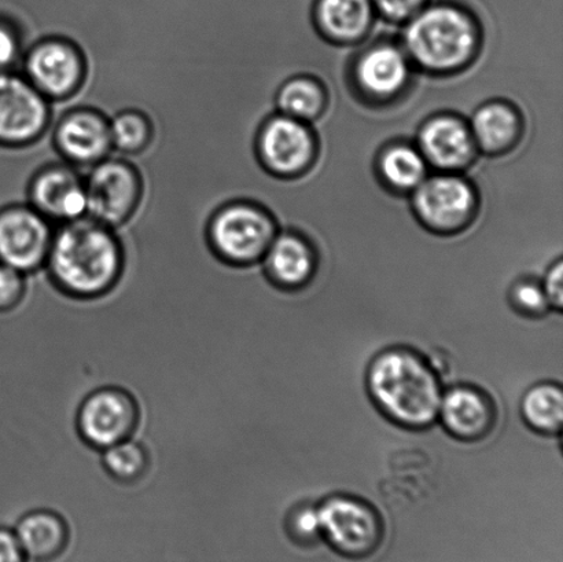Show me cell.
<instances>
[{
	"label": "cell",
	"instance_id": "obj_1",
	"mask_svg": "<svg viewBox=\"0 0 563 562\" xmlns=\"http://www.w3.org/2000/svg\"><path fill=\"white\" fill-rule=\"evenodd\" d=\"M44 268L70 299H101L119 283L123 251L113 229L85 217L55 225Z\"/></svg>",
	"mask_w": 563,
	"mask_h": 562
},
{
	"label": "cell",
	"instance_id": "obj_2",
	"mask_svg": "<svg viewBox=\"0 0 563 562\" xmlns=\"http://www.w3.org/2000/svg\"><path fill=\"white\" fill-rule=\"evenodd\" d=\"M482 42V25L471 9L455 0H430L407 22L401 46L412 66L451 76L476 60Z\"/></svg>",
	"mask_w": 563,
	"mask_h": 562
},
{
	"label": "cell",
	"instance_id": "obj_3",
	"mask_svg": "<svg viewBox=\"0 0 563 562\" xmlns=\"http://www.w3.org/2000/svg\"><path fill=\"white\" fill-rule=\"evenodd\" d=\"M375 405L402 428H429L439 418L443 387L432 365L407 349L384 351L368 368Z\"/></svg>",
	"mask_w": 563,
	"mask_h": 562
},
{
	"label": "cell",
	"instance_id": "obj_4",
	"mask_svg": "<svg viewBox=\"0 0 563 562\" xmlns=\"http://www.w3.org/2000/svg\"><path fill=\"white\" fill-rule=\"evenodd\" d=\"M278 233L275 214L253 201H234L220 208L208 230L209 242L217 255L239 267L262 263Z\"/></svg>",
	"mask_w": 563,
	"mask_h": 562
},
{
	"label": "cell",
	"instance_id": "obj_5",
	"mask_svg": "<svg viewBox=\"0 0 563 562\" xmlns=\"http://www.w3.org/2000/svg\"><path fill=\"white\" fill-rule=\"evenodd\" d=\"M322 539L347 560L372 558L383 544L385 530L372 505L347 495L325 499L318 508Z\"/></svg>",
	"mask_w": 563,
	"mask_h": 562
},
{
	"label": "cell",
	"instance_id": "obj_6",
	"mask_svg": "<svg viewBox=\"0 0 563 562\" xmlns=\"http://www.w3.org/2000/svg\"><path fill=\"white\" fill-rule=\"evenodd\" d=\"M478 203L476 187L460 174L434 175L412 192V209L419 223L440 235H454L471 228Z\"/></svg>",
	"mask_w": 563,
	"mask_h": 562
},
{
	"label": "cell",
	"instance_id": "obj_7",
	"mask_svg": "<svg viewBox=\"0 0 563 562\" xmlns=\"http://www.w3.org/2000/svg\"><path fill=\"white\" fill-rule=\"evenodd\" d=\"M319 143L309 123L278 112L263 121L256 135L258 162L278 180L300 178L317 162Z\"/></svg>",
	"mask_w": 563,
	"mask_h": 562
},
{
	"label": "cell",
	"instance_id": "obj_8",
	"mask_svg": "<svg viewBox=\"0 0 563 562\" xmlns=\"http://www.w3.org/2000/svg\"><path fill=\"white\" fill-rule=\"evenodd\" d=\"M350 77L357 98L369 107H388L410 88L412 64L400 44L378 42L356 55Z\"/></svg>",
	"mask_w": 563,
	"mask_h": 562
},
{
	"label": "cell",
	"instance_id": "obj_9",
	"mask_svg": "<svg viewBox=\"0 0 563 562\" xmlns=\"http://www.w3.org/2000/svg\"><path fill=\"white\" fill-rule=\"evenodd\" d=\"M85 185L87 217L110 229L130 218L142 190L136 169L115 154L88 168Z\"/></svg>",
	"mask_w": 563,
	"mask_h": 562
},
{
	"label": "cell",
	"instance_id": "obj_10",
	"mask_svg": "<svg viewBox=\"0 0 563 562\" xmlns=\"http://www.w3.org/2000/svg\"><path fill=\"white\" fill-rule=\"evenodd\" d=\"M52 101L21 71H0V145L21 146L48 129Z\"/></svg>",
	"mask_w": 563,
	"mask_h": 562
},
{
	"label": "cell",
	"instance_id": "obj_11",
	"mask_svg": "<svg viewBox=\"0 0 563 562\" xmlns=\"http://www.w3.org/2000/svg\"><path fill=\"white\" fill-rule=\"evenodd\" d=\"M55 224L30 203L0 209V263L31 274L46 266Z\"/></svg>",
	"mask_w": 563,
	"mask_h": 562
},
{
	"label": "cell",
	"instance_id": "obj_12",
	"mask_svg": "<svg viewBox=\"0 0 563 562\" xmlns=\"http://www.w3.org/2000/svg\"><path fill=\"white\" fill-rule=\"evenodd\" d=\"M85 71L80 49L63 37H46L33 44L21 64V74L49 101H60L79 90Z\"/></svg>",
	"mask_w": 563,
	"mask_h": 562
},
{
	"label": "cell",
	"instance_id": "obj_13",
	"mask_svg": "<svg viewBox=\"0 0 563 562\" xmlns=\"http://www.w3.org/2000/svg\"><path fill=\"white\" fill-rule=\"evenodd\" d=\"M140 422V407L126 390L99 388L82 401L77 429L91 448L104 450L131 439Z\"/></svg>",
	"mask_w": 563,
	"mask_h": 562
},
{
	"label": "cell",
	"instance_id": "obj_14",
	"mask_svg": "<svg viewBox=\"0 0 563 562\" xmlns=\"http://www.w3.org/2000/svg\"><path fill=\"white\" fill-rule=\"evenodd\" d=\"M49 124L60 156L85 173L113 154L109 119L97 110L79 108L64 113L52 110Z\"/></svg>",
	"mask_w": 563,
	"mask_h": 562
},
{
	"label": "cell",
	"instance_id": "obj_15",
	"mask_svg": "<svg viewBox=\"0 0 563 562\" xmlns=\"http://www.w3.org/2000/svg\"><path fill=\"white\" fill-rule=\"evenodd\" d=\"M27 203L55 225L87 217L85 170L66 162L47 165L32 179Z\"/></svg>",
	"mask_w": 563,
	"mask_h": 562
},
{
	"label": "cell",
	"instance_id": "obj_16",
	"mask_svg": "<svg viewBox=\"0 0 563 562\" xmlns=\"http://www.w3.org/2000/svg\"><path fill=\"white\" fill-rule=\"evenodd\" d=\"M417 147L429 167L449 174L467 169L478 154L471 125L454 114L428 120L419 131Z\"/></svg>",
	"mask_w": 563,
	"mask_h": 562
},
{
	"label": "cell",
	"instance_id": "obj_17",
	"mask_svg": "<svg viewBox=\"0 0 563 562\" xmlns=\"http://www.w3.org/2000/svg\"><path fill=\"white\" fill-rule=\"evenodd\" d=\"M439 417L452 437L462 442H478L493 431L496 410L493 399L482 389L460 385L443 394Z\"/></svg>",
	"mask_w": 563,
	"mask_h": 562
},
{
	"label": "cell",
	"instance_id": "obj_18",
	"mask_svg": "<svg viewBox=\"0 0 563 562\" xmlns=\"http://www.w3.org/2000/svg\"><path fill=\"white\" fill-rule=\"evenodd\" d=\"M262 266L267 279L285 290H298L311 283L318 257L311 242L295 231H280L269 245Z\"/></svg>",
	"mask_w": 563,
	"mask_h": 562
},
{
	"label": "cell",
	"instance_id": "obj_19",
	"mask_svg": "<svg viewBox=\"0 0 563 562\" xmlns=\"http://www.w3.org/2000/svg\"><path fill=\"white\" fill-rule=\"evenodd\" d=\"M312 14L320 35L341 46L363 42L377 19L372 0H314Z\"/></svg>",
	"mask_w": 563,
	"mask_h": 562
},
{
	"label": "cell",
	"instance_id": "obj_20",
	"mask_svg": "<svg viewBox=\"0 0 563 562\" xmlns=\"http://www.w3.org/2000/svg\"><path fill=\"white\" fill-rule=\"evenodd\" d=\"M471 125L478 152L488 156H504L521 141L523 120L520 110L496 101L476 110Z\"/></svg>",
	"mask_w": 563,
	"mask_h": 562
},
{
	"label": "cell",
	"instance_id": "obj_21",
	"mask_svg": "<svg viewBox=\"0 0 563 562\" xmlns=\"http://www.w3.org/2000/svg\"><path fill=\"white\" fill-rule=\"evenodd\" d=\"M14 533L26 559L36 562L57 560L69 544V527L53 510L30 511L19 521Z\"/></svg>",
	"mask_w": 563,
	"mask_h": 562
},
{
	"label": "cell",
	"instance_id": "obj_22",
	"mask_svg": "<svg viewBox=\"0 0 563 562\" xmlns=\"http://www.w3.org/2000/svg\"><path fill=\"white\" fill-rule=\"evenodd\" d=\"M377 175L386 189L396 195H412L428 178L429 165L417 146L390 143L378 154Z\"/></svg>",
	"mask_w": 563,
	"mask_h": 562
},
{
	"label": "cell",
	"instance_id": "obj_23",
	"mask_svg": "<svg viewBox=\"0 0 563 562\" xmlns=\"http://www.w3.org/2000/svg\"><path fill=\"white\" fill-rule=\"evenodd\" d=\"M328 92L312 77H291L275 92V107L278 113L311 123L318 120L328 108Z\"/></svg>",
	"mask_w": 563,
	"mask_h": 562
},
{
	"label": "cell",
	"instance_id": "obj_24",
	"mask_svg": "<svg viewBox=\"0 0 563 562\" xmlns=\"http://www.w3.org/2000/svg\"><path fill=\"white\" fill-rule=\"evenodd\" d=\"M523 420L544 434L561 432L563 422V393L560 385L539 384L528 390L521 404Z\"/></svg>",
	"mask_w": 563,
	"mask_h": 562
},
{
	"label": "cell",
	"instance_id": "obj_25",
	"mask_svg": "<svg viewBox=\"0 0 563 562\" xmlns=\"http://www.w3.org/2000/svg\"><path fill=\"white\" fill-rule=\"evenodd\" d=\"M102 465L115 482L132 484L145 476L148 456L141 443L126 439L103 450Z\"/></svg>",
	"mask_w": 563,
	"mask_h": 562
},
{
	"label": "cell",
	"instance_id": "obj_26",
	"mask_svg": "<svg viewBox=\"0 0 563 562\" xmlns=\"http://www.w3.org/2000/svg\"><path fill=\"white\" fill-rule=\"evenodd\" d=\"M108 119L114 154L137 153L151 141V121L140 110H120Z\"/></svg>",
	"mask_w": 563,
	"mask_h": 562
},
{
	"label": "cell",
	"instance_id": "obj_27",
	"mask_svg": "<svg viewBox=\"0 0 563 562\" xmlns=\"http://www.w3.org/2000/svg\"><path fill=\"white\" fill-rule=\"evenodd\" d=\"M287 533L292 541L311 547L322 539L320 517L318 508L313 506H300L291 511L287 520Z\"/></svg>",
	"mask_w": 563,
	"mask_h": 562
},
{
	"label": "cell",
	"instance_id": "obj_28",
	"mask_svg": "<svg viewBox=\"0 0 563 562\" xmlns=\"http://www.w3.org/2000/svg\"><path fill=\"white\" fill-rule=\"evenodd\" d=\"M511 302L527 317H542L550 310L542 284L534 280H521L511 290Z\"/></svg>",
	"mask_w": 563,
	"mask_h": 562
},
{
	"label": "cell",
	"instance_id": "obj_29",
	"mask_svg": "<svg viewBox=\"0 0 563 562\" xmlns=\"http://www.w3.org/2000/svg\"><path fill=\"white\" fill-rule=\"evenodd\" d=\"M25 49L13 22L0 15V71H21Z\"/></svg>",
	"mask_w": 563,
	"mask_h": 562
},
{
	"label": "cell",
	"instance_id": "obj_30",
	"mask_svg": "<svg viewBox=\"0 0 563 562\" xmlns=\"http://www.w3.org/2000/svg\"><path fill=\"white\" fill-rule=\"evenodd\" d=\"M26 296V274L0 263V312L14 310Z\"/></svg>",
	"mask_w": 563,
	"mask_h": 562
},
{
	"label": "cell",
	"instance_id": "obj_31",
	"mask_svg": "<svg viewBox=\"0 0 563 562\" xmlns=\"http://www.w3.org/2000/svg\"><path fill=\"white\" fill-rule=\"evenodd\" d=\"M375 13L391 24H407L430 0H372Z\"/></svg>",
	"mask_w": 563,
	"mask_h": 562
},
{
	"label": "cell",
	"instance_id": "obj_32",
	"mask_svg": "<svg viewBox=\"0 0 563 562\" xmlns=\"http://www.w3.org/2000/svg\"><path fill=\"white\" fill-rule=\"evenodd\" d=\"M545 297L550 302V307L555 310H562L563 307V263L559 261L550 268L542 284Z\"/></svg>",
	"mask_w": 563,
	"mask_h": 562
},
{
	"label": "cell",
	"instance_id": "obj_33",
	"mask_svg": "<svg viewBox=\"0 0 563 562\" xmlns=\"http://www.w3.org/2000/svg\"><path fill=\"white\" fill-rule=\"evenodd\" d=\"M0 562H26L19 539L8 528H0Z\"/></svg>",
	"mask_w": 563,
	"mask_h": 562
}]
</instances>
